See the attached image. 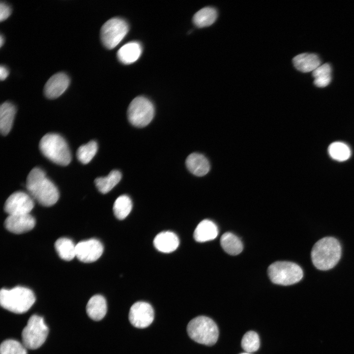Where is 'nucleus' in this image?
<instances>
[{"label": "nucleus", "mask_w": 354, "mask_h": 354, "mask_svg": "<svg viewBox=\"0 0 354 354\" xmlns=\"http://www.w3.org/2000/svg\"><path fill=\"white\" fill-rule=\"evenodd\" d=\"M26 187L32 198L43 206H52L59 200L57 187L40 168L35 167L29 173Z\"/></svg>", "instance_id": "obj_1"}, {"label": "nucleus", "mask_w": 354, "mask_h": 354, "mask_svg": "<svg viewBox=\"0 0 354 354\" xmlns=\"http://www.w3.org/2000/svg\"><path fill=\"white\" fill-rule=\"evenodd\" d=\"M341 247L333 237H325L318 240L311 251L313 265L318 269L326 270L333 267L339 261Z\"/></svg>", "instance_id": "obj_2"}, {"label": "nucleus", "mask_w": 354, "mask_h": 354, "mask_svg": "<svg viewBox=\"0 0 354 354\" xmlns=\"http://www.w3.org/2000/svg\"><path fill=\"white\" fill-rule=\"evenodd\" d=\"M35 301L33 292L29 288L17 286L11 289H2L0 303L2 307L16 314L26 312Z\"/></svg>", "instance_id": "obj_3"}, {"label": "nucleus", "mask_w": 354, "mask_h": 354, "mask_svg": "<svg viewBox=\"0 0 354 354\" xmlns=\"http://www.w3.org/2000/svg\"><path fill=\"white\" fill-rule=\"evenodd\" d=\"M39 148L42 153L52 162L61 166L68 165L71 155L65 139L57 133H48L40 140Z\"/></svg>", "instance_id": "obj_4"}, {"label": "nucleus", "mask_w": 354, "mask_h": 354, "mask_svg": "<svg viewBox=\"0 0 354 354\" xmlns=\"http://www.w3.org/2000/svg\"><path fill=\"white\" fill-rule=\"evenodd\" d=\"M188 336L194 341L203 345L212 346L216 343L219 330L216 323L210 318L198 316L191 320L187 326Z\"/></svg>", "instance_id": "obj_5"}, {"label": "nucleus", "mask_w": 354, "mask_h": 354, "mask_svg": "<svg viewBox=\"0 0 354 354\" xmlns=\"http://www.w3.org/2000/svg\"><path fill=\"white\" fill-rule=\"evenodd\" d=\"M270 280L274 284L288 286L298 282L303 271L297 264L291 262L278 261L271 264L267 270Z\"/></svg>", "instance_id": "obj_6"}, {"label": "nucleus", "mask_w": 354, "mask_h": 354, "mask_svg": "<svg viewBox=\"0 0 354 354\" xmlns=\"http://www.w3.org/2000/svg\"><path fill=\"white\" fill-rule=\"evenodd\" d=\"M49 328L43 317L33 315L29 318L22 332L23 344L29 349L39 348L45 341Z\"/></svg>", "instance_id": "obj_7"}, {"label": "nucleus", "mask_w": 354, "mask_h": 354, "mask_svg": "<svg viewBox=\"0 0 354 354\" xmlns=\"http://www.w3.org/2000/svg\"><path fill=\"white\" fill-rule=\"evenodd\" d=\"M127 114L128 120L132 125L143 127L148 125L153 119L154 106L147 98L137 96L130 103Z\"/></svg>", "instance_id": "obj_8"}, {"label": "nucleus", "mask_w": 354, "mask_h": 354, "mask_svg": "<svg viewBox=\"0 0 354 354\" xmlns=\"http://www.w3.org/2000/svg\"><path fill=\"white\" fill-rule=\"evenodd\" d=\"M128 30V25L125 20L118 17L112 18L102 26L101 40L106 48L113 49L123 39Z\"/></svg>", "instance_id": "obj_9"}, {"label": "nucleus", "mask_w": 354, "mask_h": 354, "mask_svg": "<svg viewBox=\"0 0 354 354\" xmlns=\"http://www.w3.org/2000/svg\"><path fill=\"white\" fill-rule=\"evenodd\" d=\"M34 207L31 196L23 191L12 193L6 200L4 210L9 215L29 214Z\"/></svg>", "instance_id": "obj_10"}, {"label": "nucleus", "mask_w": 354, "mask_h": 354, "mask_svg": "<svg viewBox=\"0 0 354 354\" xmlns=\"http://www.w3.org/2000/svg\"><path fill=\"white\" fill-rule=\"evenodd\" d=\"M154 310L152 306L144 301H138L131 307L129 313L130 323L138 328L148 326L154 320Z\"/></svg>", "instance_id": "obj_11"}, {"label": "nucleus", "mask_w": 354, "mask_h": 354, "mask_svg": "<svg viewBox=\"0 0 354 354\" xmlns=\"http://www.w3.org/2000/svg\"><path fill=\"white\" fill-rule=\"evenodd\" d=\"M103 246L95 238L79 242L76 245V257L84 263H91L96 261L102 255Z\"/></svg>", "instance_id": "obj_12"}, {"label": "nucleus", "mask_w": 354, "mask_h": 354, "mask_svg": "<svg viewBox=\"0 0 354 354\" xmlns=\"http://www.w3.org/2000/svg\"><path fill=\"white\" fill-rule=\"evenodd\" d=\"M69 84V77L65 73L59 72L54 74L44 86V94L49 99L57 98L66 90Z\"/></svg>", "instance_id": "obj_13"}, {"label": "nucleus", "mask_w": 354, "mask_h": 354, "mask_svg": "<svg viewBox=\"0 0 354 354\" xmlns=\"http://www.w3.org/2000/svg\"><path fill=\"white\" fill-rule=\"evenodd\" d=\"M35 224V219L29 213L9 215L4 222L6 229L16 234L30 231L33 228Z\"/></svg>", "instance_id": "obj_14"}, {"label": "nucleus", "mask_w": 354, "mask_h": 354, "mask_svg": "<svg viewBox=\"0 0 354 354\" xmlns=\"http://www.w3.org/2000/svg\"><path fill=\"white\" fill-rule=\"evenodd\" d=\"M185 164L190 172L198 177L206 175L210 170L208 159L199 153L194 152L189 155L186 159Z\"/></svg>", "instance_id": "obj_15"}, {"label": "nucleus", "mask_w": 354, "mask_h": 354, "mask_svg": "<svg viewBox=\"0 0 354 354\" xmlns=\"http://www.w3.org/2000/svg\"><path fill=\"white\" fill-rule=\"evenodd\" d=\"M179 242L177 235L170 231L159 233L153 240L154 246L157 250L165 253L176 250L178 246Z\"/></svg>", "instance_id": "obj_16"}, {"label": "nucleus", "mask_w": 354, "mask_h": 354, "mask_svg": "<svg viewBox=\"0 0 354 354\" xmlns=\"http://www.w3.org/2000/svg\"><path fill=\"white\" fill-rule=\"evenodd\" d=\"M107 310V302L104 296L100 295L92 296L88 300L86 312L89 317L95 321L102 320Z\"/></svg>", "instance_id": "obj_17"}, {"label": "nucleus", "mask_w": 354, "mask_h": 354, "mask_svg": "<svg viewBox=\"0 0 354 354\" xmlns=\"http://www.w3.org/2000/svg\"><path fill=\"white\" fill-rule=\"evenodd\" d=\"M218 234L216 225L208 219L203 220L196 227L194 238L199 242H204L215 239Z\"/></svg>", "instance_id": "obj_18"}, {"label": "nucleus", "mask_w": 354, "mask_h": 354, "mask_svg": "<svg viewBox=\"0 0 354 354\" xmlns=\"http://www.w3.org/2000/svg\"><path fill=\"white\" fill-rule=\"evenodd\" d=\"M293 63L295 68L302 72L313 71L321 64L319 56L314 53H302L295 56Z\"/></svg>", "instance_id": "obj_19"}, {"label": "nucleus", "mask_w": 354, "mask_h": 354, "mask_svg": "<svg viewBox=\"0 0 354 354\" xmlns=\"http://www.w3.org/2000/svg\"><path fill=\"white\" fill-rule=\"evenodd\" d=\"M142 52V46L137 41L128 42L120 47L117 52L118 60L122 63L129 64L136 61Z\"/></svg>", "instance_id": "obj_20"}, {"label": "nucleus", "mask_w": 354, "mask_h": 354, "mask_svg": "<svg viewBox=\"0 0 354 354\" xmlns=\"http://www.w3.org/2000/svg\"><path fill=\"white\" fill-rule=\"evenodd\" d=\"M16 110L10 102L3 103L0 107V131L3 135H7L11 129Z\"/></svg>", "instance_id": "obj_21"}, {"label": "nucleus", "mask_w": 354, "mask_h": 354, "mask_svg": "<svg viewBox=\"0 0 354 354\" xmlns=\"http://www.w3.org/2000/svg\"><path fill=\"white\" fill-rule=\"evenodd\" d=\"M217 17V12L215 8L206 7L201 9L194 14L193 22L198 28L206 27L213 24Z\"/></svg>", "instance_id": "obj_22"}, {"label": "nucleus", "mask_w": 354, "mask_h": 354, "mask_svg": "<svg viewBox=\"0 0 354 354\" xmlns=\"http://www.w3.org/2000/svg\"><path fill=\"white\" fill-rule=\"evenodd\" d=\"M220 244L223 250L231 255H238L243 250V244L240 239L230 232H226L222 235Z\"/></svg>", "instance_id": "obj_23"}, {"label": "nucleus", "mask_w": 354, "mask_h": 354, "mask_svg": "<svg viewBox=\"0 0 354 354\" xmlns=\"http://www.w3.org/2000/svg\"><path fill=\"white\" fill-rule=\"evenodd\" d=\"M121 178V173L117 170L112 171L106 177L96 178L94 182L99 192L106 194L111 190Z\"/></svg>", "instance_id": "obj_24"}, {"label": "nucleus", "mask_w": 354, "mask_h": 354, "mask_svg": "<svg viewBox=\"0 0 354 354\" xmlns=\"http://www.w3.org/2000/svg\"><path fill=\"white\" fill-rule=\"evenodd\" d=\"M55 247L62 260L70 261L76 256V245L69 238L61 237L58 239L55 242Z\"/></svg>", "instance_id": "obj_25"}, {"label": "nucleus", "mask_w": 354, "mask_h": 354, "mask_svg": "<svg viewBox=\"0 0 354 354\" xmlns=\"http://www.w3.org/2000/svg\"><path fill=\"white\" fill-rule=\"evenodd\" d=\"M132 203L130 198L126 195L119 196L113 206L115 216L119 220L125 218L131 211Z\"/></svg>", "instance_id": "obj_26"}, {"label": "nucleus", "mask_w": 354, "mask_h": 354, "mask_svg": "<svg viewBox=\"0 0 354 354\" xmlns=\"http://www.w3.org/2000/svg\"><path fill=\"white\" fill-rule=\"evenodd\" d=\"M314 83L318 87H326L331 80V67L328 63L321 64L312 72Z\"/></svg>", "instance_id": "obj_27"}, {"label": "nucleus", "mask_w": 354, "mask_h": 354, "mask_svg": "<svg viewBox=\"0 0 354 354\" xmlns=\"http://www.w3.org/2000/svg\"><path fill=\"white\" fill-rule=\"evenodd\" d=\"M328 152L330 156L338 161H344L351 156V151L349 147L346 144L335 142L331 143L328 147Z\"/></svg>", "instance_id": "obj_28"}, {"label": "nucleus", "mask_w": 354, "mask_h": 354, "mask_svg": "<svg viewBox=\"0 0 354 354\" xmlns=\"http://www.w3.org/2000/svg\"><path fill=\"white\" fill-rule=\"evenodd\" d=\"M98 149L97 143L94 141H89L86 144L81 146L77 151V157L83 164L89 163L96 154Z\"/></svg>", "instance_id": "obj_29"}, {"label": "nucleus", "mask_w": 354, "mask_h": 354, "mask_svg": "<svg viewBox=\"0 0 354 354\" xmlns=\"http://www.w3.org/2000/svg\"><path fill=\"white\" fill-rule=\"evenodd\" d=\"M241 345L246 353H251L257 351L260 345L258 334L254 331L247 332L242 338Z\"/></svg>", "instance_id": "obj_30"}, {"label": "nucleus", "mask_w": 354, "mask_h": 354, "mask_svg": "<svg viewBox=\"0 0 354 354\" xmlns=\"http://www.w3.org/2000/svg\"><path fill=\"white\" fill-rule=\"evenodd\" d=\"M26 348L17 340L7 339L1 343L0 354H27Z\"/></svg>", "instance_id": "obj_31"}, {"label": "nucleus", "mask_w": 354, "mask_h": 354, "mask_svg": "<svg viewBox=\"0 0 354 354\" xmlns=\"http://www.w3.org/2000/svg\"><path fill=\"white\" fill-rule=\"evenodd\" d=\"M11 13L10 7L5 2H1L0 4V21L5 20L10 16Z\"/></svg>", "instance_id": "obj_32"}, {"label": "nucleus", "mask_w": 354, "mask_h": 354, "mask_svg": "<svg viewBox=\"0 0 354 354\" xmlns=\"http://www.w3.org/2000/svg\"><path fill=\"white\" fill-rule=\"evenodd\" d=\"M9 74L8 69L4 66L1 65L0 67V79L1 80H5Z\"/></svg>", "instance_id": "obj_33"}, {"label": "nucleus", "mask_w": 354, "mask_h": 354, "mask_svg": "<svg viewBox=\"0 0 354 354\" xmlns=\"http://www.w3.org/2000/svg\"><path fill=\"white\" fill-rule=\"evenodd\" d=\"M4 43V38L2 37V35H0V47H1Z\"/></svg>", "instance_id": "obj_34"}, {"label": "nucleus", "mask_w": 354, "mask_h": 354, "mask_svg": "<svg viewBox=\"0 0 354 354\" xmlns=\"http://www.w3.org/2000/svg\"><path fill=\"white\" fill-rule=\"evenodd\" d=\"M250 354V353H241V354Z\"/></svg>", "instance_id": "obj_35"}]
</instances>
